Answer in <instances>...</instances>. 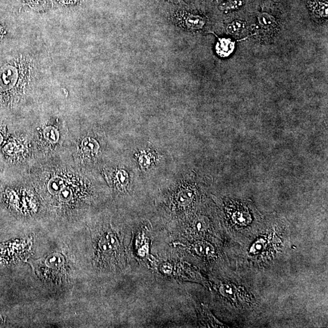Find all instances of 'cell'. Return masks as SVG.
<instances>
[{
    "label": "cell",
    "instance_id": "obj_1",
    "mask_svg": "<svg viewBox=\"0 0 328 328\" xmlns=\"http://www.w3.org/2000/svg\"><path fill=\"white\" fill-rule=\"evenodd\" d=\"M170 20L179 29L188 32L203 31L208 23V20L204 15L180 9L170 12Z\"/></svg>",
    "mask_w": 328,
    "mask_h": 328
},
{
    "label": "cell",
    "instance_id": "obj_2",
    "mask_svg": "<svg viewBox=\"0 0 328 328\" xmlns=\"http://www.w3.org/2000/svg\"><path fill=\"white\" fill-rule=\"evenodd\" d=\"M176 241V242L183 244L184 246L190 247L191 250L194 254L200 258H212L215 254L214 246L206 240H197L191 244L190 246L180 241Z\"/></svg>",
    "mask_w": 328,
    "mask_h": 328
},
{
    "label": "cell",
    "instance_id": "obj_3",
    "mask_svg": "<svg viewBox=\"0 0 328 328\" xmlns=\"http://www.w3.org/2000/svg\"><path fill=\"white\" fill-rule=\"evenodd\" d=\"M235 48V42L229 39H218V42L216 45V51L219 56L228 57L233 52Z\"/></svg>",
    "mask_w": 328,
    "mask_h": 328
},
{
    "label": "cell",
    "instance_id": "obj_4",
    "mask_svg": "<svg viewBox=\"0 0 328 328\" xmlns=\"http://www.w3.org/2000/svg\"><path fill=\"white\" fill-rule=\"evenodd\" d=\"M243 2L242 0H227L222 3L219 6V11L227 12L237 10L242 7Z\"/></svg>",
    "mask_w": 328,
    "mask_h": 328
},
{
    "label": "cell",
    "instance_id": "obj_5",
    "mask_svg": "<svg viewBox=\"0 0 328 328\" xmlns=\"http://www.w3.org/2000/svg\"><path fill=\"white\" fill-rule=\"evenodd\" d=\"M246 23L243 21L235 20L232 21L230 24H228L226 27L227 31L228 33L236 35L238 34L245 28Z\"/></svg>",
    "mask_w": 328,
    "mask_h": 328
},
{
    "label": "cell",
    "instance_id": "obj_6",
    "mask_svg": "<svg viewBox=\"0 0 328 328\" xmlns=\"http://www.w3.org/2000/svg\"><path fill=\"white\" fill-rule=\"evenodd\" d=\"M258 18L259 24L266 28L269 26H273L275 23L274 17L267 13L259 14Z\"/></svg>",
    "mask_w": 328,
    "mask_h": 328
},
{
    "label": "cell",
    "instance_id": "obj_7",
    "mask_svg": "<svg viewBox=\"0 0 328 328\" xmlns=\"http://www.w3.org/2000/svg\"><path fill=\"white\" fill-rule=\"evenodd\" d=\"M163 1L176 3H178V4L181 3H183V0H163Z\"/></svg>",
    "mask_w": 328,
    "mask_h": 328
},
{
    "label": "cell",
    "instance_id": "obj_8",
    "mask_svg": "<svg viewBox=\"0 0 328 328\" xmlns=\"http://www.w3.org/2000/svg\"><path fill=\"white\" fill-rule=\"evenodd\" d=\"M4 29H3L2 26L0 25V39H1L3 35H4Z\"/></svg>",
    "mask_w": 328,
    "mask_h": 328
},
{
    "label": "cell",
    "instance_id": "obj_9",
    "mask_svg": "<svg viewBox=\"0 0 328 328\" xmlns=\"http://www.w3.org/2000/svg\"><path fill=\"white\" fill-rule=\"evenodd\" d=\"M27 2H30H30H31L30 3H34V2H35V1H37V2L39 1V0H38V1H37V0H27Z\"/></svg>",
    "mask_w": 328,
    "mask_h": 328
},
{
    "label": "cell",
    "instance_id": "obj_10",
    "mask_svg": "<svg viewBox=\"0 0 328 328\" xmlns=\"http://www.w3.org/2000/svg\"><path fill=\"white\" fill-rule=\"evenodd\" d=\"M2 140H3V138L2 137L1 135H0V144H1Z\"/></svg>",
    "mask_w": 328,
    "mask_h": 328
}]
</instances>
